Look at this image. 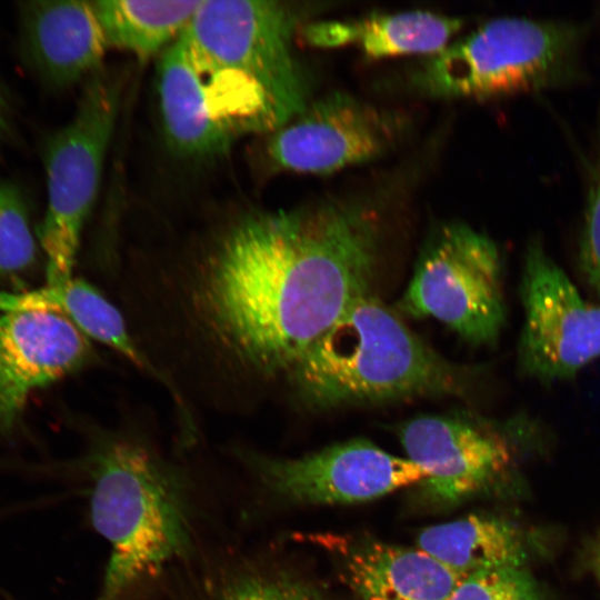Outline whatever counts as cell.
<instances>
[{"label":"cell","mask_w":600,"mask_h":600,"mask_svg":"<svg viewBox=\"0 0 600 600\" xmlns=\"http://www.w3.org/2000/svg\"><path fill=\"white\" fill-rule=\"evenodd\" d=\"M137 600H321L289 571L264 561L243 542L218 540L173 567Z\"/></svg>","instance_id":"13"},{"label":"cell","mask_w":600,"mask_h":600,"mask_svg":"<svg viewBox=\"0 0 600 600\" xmlns=\"http://www.w3.org/2000/svg\"><path fill=\"white\" fill-rule=\"evenodd\" d=\"M158 93L166 141L173 153L211 159L230 149L234 141L212 120L181 34L161 54Z\"/></svg>","instance_id":"17"},{"label":"cell","mask_w":600,"mask_h":600,"mask_svg":"<svg viewBox=\"0 0 600 600\" xmlns=\"http://www.w3.org/2000/svg\"><path fill=\"white\" fill-rule=\"evenodd\" d=\"M463 26L457 17L413 10L374 13L360 19L320 20L302 27L304 40L318 48L354 46L372 59L443 50Z\"/></svg>","instance_id":"15"},{"label":"cell","mask_w":600,"mask_h":600,"mask_svg":"<svg viewBox=\"0 0 600 600\" xmlns=\"http://www.w3.org/2000/svg\"><path fill=\"white\" fill-rule=\"evenodd\" d=\"M120 102L117 81L96 73L70 122L44 146L47 210L38 237L46 256L47 284L72 278L84 222L96 201Z\"/></svg>","instance_id":"7"},{"label":"cell","mask_w":600,"mask_h":600,"mask_svg":"<svg viewBox=\"0 0 600 600\" xmlns=\"http://www.w3.org/2000/svg\"><path fill=\"white\" fill-rule=\"evenodd\" d=\"M92 357L88 337L59 312L0 314V428L10 429L30 394L76 371Z\"/></svg>","instance_id":"12"},{"label":"cell","mask_w":600,"mask_h":600,"mask_svg":"<svg viewBox=\"0 0 600 600\" xmlns=\"http://www.w3.org/2000/svg\"><path fill=\"white\" fill-rule=\"evenodd\" d=\"M474 371L436 351L372 292L357 299L287 377L308 409L464 397Z\"/></svg>","instance_id":"4"},{"label":"cell","mask_w":600,"mask_h":600,"mask_svg":"<svg viewBox=\"0 0 600 600\" xmlns=\"http://www.w3.org/2000/svg\"><path fill=\"white\" fill-rule=\"evenodd\" d=\"M520 297V372L542 382L572 378L600 358V306L584 300L538 237L527 244Z\"/></svg>","instance_id":"9"},{"label":"cell","mask_w":600,"mask_h":600,"mask_svg":"<svg viewBox=\"0 0 600 600\" xmlns=\"http://www.w3.org/2000/svg\"><path fill=\"white\" fill-rule=\"evenodd\" d=\"M599 571H600V556H599Z\"/></svg>","instance_id":"25"},{"label":"cell","mask_w":600,"mask_h":600,"mask_svg":"<svg viewBox=\"0 0 600 600\" xmlns=\"http://www.w3.org/2000/svg\"><path fill=\"white\" fill-rule=\"evenodd\" d=\"M394 309L402 317L434 319L472 346L493 344L507 320L497 243L464 222L436 227Z\"/></svg>","instance_id":"6"},{"label":"cell","mask_w":600,"mask_h":600,"mask_svg":"<svg viewBox=\"0 0 600 600\" xmlns=\"http://www.w3.org/2000/svg\"><path fill=\"white\" fill-rule=\"evenodd\" d=\"M253 493L286 503L348 504L422 483L429 473L407 457L356 438L297 458L239 452Z\"/></svg>","instance_id":"8"},{"label":"cell","mask_w":600,"mask_h":600,"mask_svg":"<svg viewBox=\"0 0 600 600\" xmlns=\"http://www.w3.org/2000/svg\"><path fill=\"white\" fill-rule=\"evenodd\" d=\"M299 19L279 1L201 0L181 33L209 113L234 141L274 132L311 101L293 48Z\"/></svg>","instance_id":"3"},{"label":"cell","mask_w":600,"mask_h":600,"mask_svg":"<svg viewBox=\"0 0 600 600\" xmlns=\"http://www.w3.org/2000/svg\"><path fill=\"white\" fill-rule=\"evenodd\" d=\"M343 571L359 600H448L463 579L419 548L381 542L352 547Z\"/></svg>","instance_id":"16"},{"label":"cell","mask_w":600,"mask_h":600,"mask_svg":"<svg viewBox=\"0 0 600 600\" xmlns=\"http://www.w3.org/2000/svg\"><path fill=\"white\" fill-rule=\"evenodd\" d=\"M417 546L462 578L486 570L522 568L526 557L521 536L512 524L479 514L428 527L418 536Z\"/></svg>","instance_id":"19"},{"label":"cell","mask_w":600,"mask_h":600,"mask_svg":"<svg viewBox=\"0 0 600 600\" xmlns=\"http://www.w3.org/2000/svg\"><path fill=\"white\" fill-rule=\"evenodd\" d=\"M403 120L347 92L310 101L270 133L266 152L278 170L328 174L373 160L398 140Z\"/></svg>","instance_id":"10"},{"label":"cell","mask_w":600,"mask_h":600,"mask_svg":"<svg viewBox=\"0 0 600 600\" xmlns=\"http://www.w3.org/2000/svg\"><path fill=\"white\" fill-rule=\"evenodd\" d=\"M590 24L568 19L493 18L426 57L412 83L436 98L487 100L581 82Z\"/></svg>","instance_id":"5"},{"label":"cell","mask_w":600,"mask_h":600,"mask_svg":"<svg viewBox=\"0 0 600 600\" xmlns=\"http://www.w3.org/2000/svg\"><path fill=\"white\" fill-rule=\"evenodd\" d=\"M448 600H539V597L522 568H502L463 578Z\"/></svg>","instance_id":"22"},{"label":"cell","mask_w":600,"mask_h":600,"mask_svg":"<svg viewBox=\"0 0 600 600\" xmlns=\"http://www.w3.org/2000/svg\"><path fill=\"white\" fill-rule=\"evenodd\" d=\"M200 2L99 0L92 4L108 46L148 59L180 37Z\"/></svg>","instance_id":"20"},{"label":"cell","mask_w":600,"mask_h":600,"mask_svg":"<svg viewBox=\"0 0 600 600\" xmlns=\"http://www.w3.org/2000/svg\"><path fill=\"white\" fill-rule=\"evenodd\" d=\"M584 204L578 263L586 283L600 298V112L596 154Z\"/></svg>","instance_id":"23"},{"label":"cell","mask_w":600,"mask_h":600,"mask_svg":"<svg viewBox=\"0 0 600 600\" xmlns=\"http://www.w3.org/2000/svg\"><path fill=\"white\" fill-rule=\"evenodd\" d=\"M10 133V113L9 106L0 84V138H4Z\"/></svg>","instance_id":"24"},{"label":"cell","mask_w":600,"mask_h":600,"mask_svg":"<svg viewBox=\"0 0 600 600\" xmlns=\"http://www.w3.org/2000/svg\"><path fill=\"white\" fill-rule=\"evenodd\" d=\"M380 241V213L359 199L252 212L187 277L191 319L233 373L287 379L371 292Z\"/></svg>","instance_id":"1"},{"label":"cell","mask_w":600,"mask_h":600,"mask_svg":"<svg viewBox=\"0 0 600 600\" xmlns=\"http://www.w3.org/2000/svg\"><path fill=\"white\" fill-rule=\"evenodd\" d=\"M24 61L51 88L99 72L108 46L92 1H27L19 6Z\"/></svg>","instance_id":"14"},{"label":"cell","mask_w":600,"mask_h":600,"mask_svg":"<svg viewBox=\"0 0 600 600\" xmlns=\"http://www.w3.org/2000/svg\"><path fill=\"white\" fill-rule=\"evenodd\" d=\"M49 310L63 314L88 338L112 348L140 370L151 374L172 390L170 381L159 371L130 336L126 321L97 288L82 279L71 278L29 292L0 291V310Z\"/></svg>","instance_id":"18"},{"label":"cell","mask_w":600,"mask_h":600,"mask_svg":"<svg viewBox=\"0 0 600 600\" xmlns=\"http://www.w3.org/2000/svg\"><path fill=\"white\" fill-rule=\"evenodd\" d=\"M36 239L20 190L0 182V277L24 272L36 258Z\"/></svg>","instance_id":"21"},{"label":"cell","mask_w":600,"mask_h":600,"mask_svg":"<svg viewBox=\"0 0 600 600\" xmlns=\"http://www.w3.org/2000/svg\"><path fill=\"white\" fill-rule=\"evenodd\" d=\"M507 427L469 410L421 414L394 427L407 458L423 468L431 498L452 503L484 489L511 463Z\"/></svg>","instance_id":"11"},{"label":"cell","mask_w":600,"mask_h":600,"mask_svg":"<svg viewBox=\"0 0 600 600\" xmlns=\"http://www.w3.org/2000/svg\"><path fill=\"white\" fill-rule=\"evenodd\" d=\"M92 527L109 547L94 600H137L156 580L219 539L194 479L147 443L102 438L88 460Z\"/></svg>","instance_id":"2"}]
</instances>
